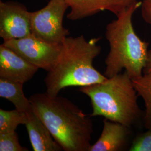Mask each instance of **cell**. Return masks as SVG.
<instances>
[{"label": "cell", "mask_w": 151, "mask_h": 151, "mask_svg": "<svg viewBox=\"0 0 151 151\" xmlns=\"http://www.w3.org/2000/svg\"><path fill=\"white\" fill-rule=\"evenodd\" d=\"M27 120V113L16 109L12 110L0 109V133L16 131L20 124H25Z\"/></svg>", "instance_id": "obj_14"}, {"label": "cell", "mask_w": 151, "mask_h": 151, "mask_svg": "<svg viewBox=\"0 0 151 151\" xmlns=\"http://www.w3.org/2000/svg\"><path fill=\"white\" fill-rule=\"evenodd\" d=\"M29 100L33 111L63 151H90L93 133L90 115L67 99L46 92L34 94Z\"/></svg>", "instance_id": "obj_1"}, {"label": "cell", "mask_w": 151, "mask_h": 151, "mask_svg": "<svg viewBox=\"0 0 151 151\" xmlns=\"http://www.w3.org/2000/svg\"><path fill=\"white\" fill-rule=\"evenodd\" d=\"M39 68L3 44L0 45V78L24 83Z\"/></svg>", "instance_id": "obj_9"}, {"label": "cell", "mask_w": 151, "mask_h": 151, "mask_svg": "<svg viewBox=\"0 0 151 151\" xmlns=\"http://www.w3.org/2000/svg\"><path fill=\"white\" fill-rule=\"evenodd\" d=\"M23 85L0 78V97L10 101L17 110L27 113L32 111V105L24 93Z\"/></svg>", "instance_id": "obj_12"}, {"label": "cell", "mask_w": 151, "mask_h": 151, "mask_svg": "<svg viewBox=\"0 0 151 151\" xmlns=\"http://www.w3.org/2000/svg\"><path fill=\"white\" fill-rule=\"evenodd\" d=\"M100 37L87 40L83 35L67 37L62 43L60 58L44 79L46 92L55 96L66 87L102 82L108 78L93 67L101 48Z\"/></svg>", "instance_id": "obj_2"}, {"label": "cell", "mask_w": 151, "mask_h": 151, "mask_svg": "<svg viewBox=\"0 0 151 151\" xmlns=\"http://www.w3.org/2000/svg\"><path fill=\"white\" fill-rule=\"evenodd\" d=\"M70 11L68 19L76 21L93 16L103 11L119 15L129 6L140 0H65Z\"/></svg>", "instance_id": "obj_8"}, {"label": "cell", "mask_w": 151, "mask_h": 151, "mask_svg": "<svg viewBox=\"0 0 151 151\" xmlns=\"http://www.w3.org/2000/svg\"><path fill=\"white\" fill-rule=\"evenodd\" d=\"M68 8L65 0H50L43 8L30 12L32 34L48 42L62 43L70 35L68 30L63 25Z\"/></svg>", "instance_id": "obj_5"}, {"label": "cell", "mask_w": 151, "mask_h": 151, "mask_svg": "<svg viewBox=\"0 0 151 151\" xmlns=\"http://www.w3.org/2000/svg\"><path fill=\"white\" fill-rule=\"evenodd\" d=\"M141 4L139 1L132 5L106 27L110 50L105 60L104 75L107 78L122 73L123 70L132 80L143 75L148 58V43L139 38L132 22L134 13Z\"/></svg>", "instance_id": "obj_3"}, {"label": "cell", "mask_w": 151, "mask_h": 151, "mask_svg": "<svg viewBox=\"0 0 151 151\" xmlns=\"http://www.w3.org/2000/svg\"><path fill=\"white\" fill-rule=\"evenodd\" d=\"M141 12L143 19L151 24V0H142ZM143 74L151 75V50L148 52L147 63L143 70Z\"/></svg>", "instance_id": "obj_17"}, {"label": "cell", "mask_w": 151, "mask_h": 151, "mask_svg": "<svg viewBox=\"0 0 151 151\" xmlns=\"http://www.w3.org/2000/svg\"><path fill=\"white\" fill-rule=\"evenodd\" d=\"M129 151H151V129L137 135L130 145Z\"/></svg>", "instance_id": "obj_16"}, {"label": "cell", "mask_w": 151, "mask_h": 151, "mask_svg": "<svg viewBox=\"0 0 151 151\" xmlns=\"http://www.w3.org/2000/svg\"><path fill=\"white\" fill-rule=\"evenodd\" d=\"M25 123L27 133L34 151H60L61 146L55 141L47 127L33 111L27 113Z\"/></svg>", "instance_id": "obj_11"}, {"label": "cell", "mask_w": 151, "mask_h": 151, "mask_svg": "<svg viewBox=\"0 0 151 151\" xmlns=\"http://www.w3.org/2000/svg\"><path fill=\"white\" fill-rule=\"evenodd\" d=\"M138 96L142 97L145 105L143 124L146 129H151V75L143 74L132 80Z\"/></svg>", "instance_id": "obj_13"}, {"label": "cell", "mask_w": 151, "mask_h": 151, "mask_svg": "<svg viewBox=\"0 0 151 151\" xmlns=\"http://www.w3.org/2000/svg\"><path fill=\"white\" fill-rule=\"evenodd\" d=\"M103 131L89 151H125L130 144L131 128L105 118Z\"/></svg>", "instance_id": "obj_10"}, {"label": "cell", "mask_w": 151, "mask_h": 151, "mask_svg": "<svg viewBox=\"0 0 151 151\" xmlns=\"http://www.w3.org/2000/svg\"><path fill=\"white\" fill-rule=\"evenodd\" d=\"M2 44L47 72L54 67L62 52V43L48 42L32 34L25 38L4 41Z\"/></svg>", "instance_id": "obj_6"}, {"label": "cell", "mask_w": 151, "mask_h": 151, "mask_svg": "<svg viewBox=\"0 0 151 151\" xmlns=\"http://www.w3.org/2000/svg\"><path fill=\"white\" fill-rule=\"evenodd\" d=\"M32 34L30 12L15 2L0 1V37L4 41L25 38Z\"/></svg>", "instance_id": "obj_7"}, {"label": "cell", "mask_w": 151, "mask_h": 151, "mask_svg": "<svg viewBox=\"0 0 151 151\" xmlns=\"http://www.w3.org/2000/svg\"><path fill=\"white\" fill-rule=\"evenodd\" d=\"M21 146L16 131L0 133V151H28Z\"/></svg>", "instance_id": "obj_15"}, {"label": "cell", "mask_w": 151, "mask_h": 151, "mask_svg": "<svg viewBox=\"0 0 151 151\" xmlns=\"http://www.w3.org/2000/svg\"><path fill=\"white\" fill-rule=\"evenodd\" d=\"M79 91L90 99L91 117L101 116L130 128L143 122L138 93L125 70L102 82L80 87Z\"/></svg>", "instance_id": "obj_4"}]
</instances>
